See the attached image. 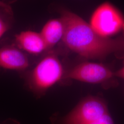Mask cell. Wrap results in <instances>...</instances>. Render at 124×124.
Wrapping results in <instances>:
<instances>
[{"instance_id":"obj_1","label":"cell","mask_w":124,"mask_h":124,"mask_svg":"<svg viewBox=\"0 0 124 124\" xmlns=\"http://www.w3.org/2000/svg\"><path fill=\"white\" fill-rule=\"evenodd\" d=\"M64 25L62 41L68 49L88 59L105 57L124 50V39L103 37L82 18L66 9L60 10Z\"/></svg>"},{"instance_id":"obj_2","label":"cell","mask_w":124,"mask_h":124,"mask_svg":"<svg viewBox=\"0 0 124 124\" xmlns=\"http://www.w3.org/2000/svg\"><path fill=\"white\" fill-rule=\"evenodd\" d=\"M62 63L57 55L49 53L42 58L32 70L27 79L29 88L40 97L63 79Z\"/></svg>"},{"instance_id":"obj_3","label":"cell","mask_w":124,"mask_h":124,"mask_svg":"<svg viewBox=\"0 0 124 124\" xmlns=\"http://www.w3.org/2000/svg\"><path fill=\"white\" fill-rule=\"evenodd\" d=\"M89 24L99 36L109 38L124 31V17L114 6L105 2L94 11Z\"/></svg>"},{"instance_id":"obj_4","label":"cell","mask_w":124,"mask_h":124,"mask_svg":"<svg viewBox=\"0 0 124 124\" xmlns=\"http://www.w3.org/2000/svg\"><path fill=\"white\" fill-rule=\"evenodd\" d=\"M109 113L105 101L89 95L83 98L61 120V124H86Z\"/></svg>"},{"instance_id":"obj_5","label":"cell","mask_w":124,"mask_h":124,"mask_svg":"<svg viewBox=\"0 0 124 124\" xmlns=\"http://www.w3.org/2000/svg\"><path fill=\"white\" fill-rule=\"evenodd\" d=\"M115 76L114 72L105 65L99 63H80L64 74L63 79L76 80L94 84H108Z\"/></svg>"},{"instance_id":"obj_6","label":"cell","mask_w":124,"mask_h":124,"mask_svg":"<svg viewBox=\"0 0 124 124\" xmlns=\"http://www.w3.org/2000/svg\"><path fill=\"white\" fill-rule=\"evenodd\" d=\"M29 60L26 54L14 46L0 47V68L5 70L23 71L29 66Z\"/></svg>"},{"instance_id":"obj_7","label":"cell","mask_w":124,"mask_h":124,"mask_svg":"<svg viewBox=\"0 0 124 124\" xmlns=\"http://www.w3.org/2000/svg\"><path fill=\"white\" fill-rule=\"evenodd\" d=\"M15 42L19 49L33 55H38L47 50L40 32L23 31L15 36Z\"/></svg>"},{"instance_id":"obj_8","label":"cell","mask_w":124,"mask_h":124,"mask_svg":"<svg viewBox=\"0 0 124 124\" xmlns=\"http://www.w3.org/2000/svg\"><path fill=\"white\" fill-rule=\"evenodd\" d=\"M47 50L51 49L60 41L64 34V25L61 18L47 21L40 32Z\"/></svg>"},{"instance_id":"obj_9","label":"cell","mask_w":124,"mask_h":124,"mask_svg":"<svg viewBox=\"0 0 124 124\" xmlns=\"http://www.w3.org/2000/svg\"><path fill=\"white\" fill-rule=\"evenodd\" d=\"M14 17L11 6L7 2L0 1V39L12 27Z\"/></svg>"},{"instance_id":"obj_10","label":"cell","mask_w":124,"mask_h":124,"mask_svg":"<svg viewBox=\"0 0 124 124\" xmlns=\"http://www.w3.org/2000/svg\"><path fill=\"white\" fill-rule=\"evenodd\" d=\"M86 124H115V123L110 113H108Z\"/></svg>"},{"instance_id":"obj_11","label":"cell","mask_w":124,"mask_h":124,"mask_svg":"<svg viewBox=\"0 0 124 124\" xmlns=\"http://www.w3.org/2000/svg\"><path fill=\"white\" fill-rule=\"evenodd\" d=\"M114 75L116 77L124 79V66L114 72Z\"/></svg>"},{"instance_id":"obj_12","label":"cell","mask_w":124,"mask_h":124,"mask_svg":"<svg viewBox=\"0 0 124 124\" xmlns=\"http://www.w3.org/2000/svg\"><path fill=\"white\" fill-rule=\"evenodd\" d=\"M8 124V123H7V124Z\"/></svg>"}]
</instances>
